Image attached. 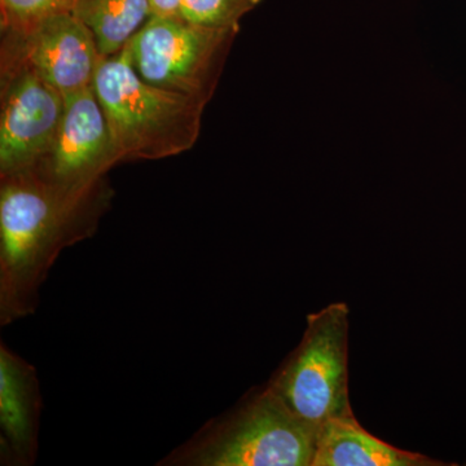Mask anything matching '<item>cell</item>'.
I'll return each mask as SVG.
<instances>
[{
	"instance_id": "1",
	"label": "cell",
	"mask_w": 466,
	"mask_h": 466,
	"mask_svg": "<svg viewBox=\"0 0 466 466\" xmlns=\"http://www.w3.org/2000/svg\"><path fill=\"white\" fill-rule=\"evenodd\" d=\"M101 188L75 193L41 167L5 175L0 187V318L26 317L48 269L64 248L90 235L99 218Z\"/></svg>"
},
{
	"instance_id": "2",
	"label": "cell",
	"mask_w": 466,
	"mask_h": 466,
	"mask_svg": "<svg viewBox=\"0 0 466 466\" xmlns=\"http://www.w3.org/2000/svg\"><path fill=\"white\" fill-rule=\"evenodd\" d=\"M92 86L116 164L173 157L198 142L207 103L144 81L125 48L101 57Z\"/></svg>"
},
{
	"instance_id": "3",
	"label": "cell",
	"mask_w": 466,
	"mask_h": 466,
	"mask_svg": "<svg viewBox=\"0 0 466 466\" xmlns=\"http://www.w3.org/2000/svg\"><path fill=\"white\" fill-rule=\"evenodd\" d=\"M349 315L343 302L309 314L299 345L267 385L318 433L324 425L354 415L349 390Z\"/></svg>"
},
{
	"instance_id": "4",
	"label": "cell",
	"mask_w": 466,
	"mask_h": 466,
	"mask_svg": "<svg viewBox=\"0 0 466 466\" xmlns=\"http://www.w3.org/2000/svg\"><path fill=\"white\" fill-rule=\"evenodd\" d=\"M318 431L266 388L173 459L198 466H312Z\"/></svg>"
},
{
	"instance_id": "5",
	"label": "cell",
	"mask_w": 466,
	"mask_h": 466,
	"mask_svg": "<svg viewBox=\"0 0 466 466\" xmlns=\"http://www.w3.org/2000/svg\"><path fill=\"white\" fill-rule=\"evenodd\" d=\"M236 32L195 25L179 16H150L125 51L144 81L208 104Z\"/></svg>"
},
{
	"instance_id": "6",
	"label": "cell",
	"mask_w": 466,
	"mask_h": 466,
	"mask_svg": "<svg viewBox=\"0 0 466 466\" xmlns=\"http://www.w3.org/2000/svg\"><path fill=\"white\" fill-rule=\"evenodd\" d=\"M2 35V67L30 70L63 95L94 85L103 56L94 34L75 15L45 18Z\"/></svg>"
},
{
	"instance_id": "7",
	"label": "cell",
	"mask_w": 466,
	"mask_h": 466,
	"mask_svg": "<svg viewBox=\"0 0 466 466\" xmlns=\"http://www.w3.org/2000/svg\"><path fill=\"white\" fill-rule=\"evenodd\" d=\"M64 95L24 67H2L0 177L41 167L64 113Z\"/></svg>"
},
{
	"instance_id": "8",
	"label": "cell",
	"mask_w": 466,
	"mask_h": 466,
	"mask_svg": "<svg viewBox=\"0 0 466 466\" xmlns=\"http://www.w3.org/2000/svg\"><path fill=\"white\" fill-rule=\"evenodd\" d=\"M64 99L54 148L39 167L66 191H97L104 174L116 165L106 116L94 86L64 95Z\"/></svg>"
},
{
	"instance_id": "9",
	"label": "cell",
	"mask_w": 466,
	"mask_h": 466,
	"mask_svg": "<svg viewBox=\"0 0 466 466\" xmlns=\"http://www.w3.org/2000/svg\"><path fill=\"white\" fill-rule=\"evenodd\" d=\"M38 382L25 361L0 349V429L3 453L16 464H29L36 446Z\"/></svg>"
},
{
	"instance_id": "10",
	"label": "cell",
	"mask_w": 466,
	"mask_h": 466,
	"mask_svg": "<svg viewBox=\"0 0 466 466\" xmlns=\"http://www.w3.org/2000/svg\"><path fill=\"white\" fill-rule=\"evenodd\" d=\"M438 460L397 449L366 431L354 415L320 428L312 466H441Z\"/></svg>"
},
{
	"instance_id": "11",
	"label": "cell",
	"mask_w": 466,
	"mask_h": 466,
	"mask_svg": "<svg viewBox=\"0 0 466 466\" xmlns=\"http://www.w3.org/2000/svg\"><path fill=\"white\" fill-rule=\"evenodd\" d=\"M73 15L94 34L101 56L124 50L152 16L149 0H76Z\"/></svg>"
},
{
	"instance_id": "12",
	"label": "cell",
	"mask_w": 466,
	"mask_h": 466,
	"mask_svg": "<svg viewBox=\"0 0 466 466\" xmlns=\"http://www.w3.org/2000/svg\"><path fill=\"white\" fill-rule=\"evenodd\" d=\"M260 0H182L179 17L195 25L236 29Z\"/></svg>"
},
{
	"instance_id": "13",
	"label": "cell",
	"mask_w": 466,
	"mask_h": 466,
	"mask_svg": "<svg viewBox=\"0 0 466 466\" xmlns=\"http://www.w3.org/2000/svg\"><path fill=\"white\" fill-rule=\"evenodd\" d=\"M76 0H0L2 33L17 32L57 15L72 14Z\"/></svg>"
},
{
	"instance_id": "14",
	"label": "cell",
	"mask_w": 466,
	"mask_h": 466,
	"mask_svg": "<svg viewBox=\"0 0 466 466\" xmlns=\"http://www.w3.org/2000/svg\"><path fill=\"white\" fill-rule=\"evenodd\" d=\"M152 16L173 17L179 16L182 0H149Z\"/></svg>"
}]
</instances>
